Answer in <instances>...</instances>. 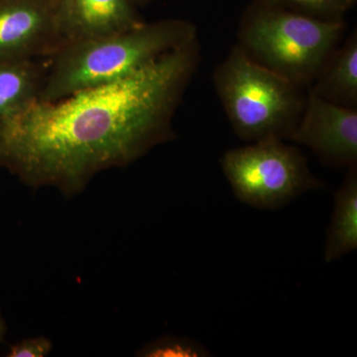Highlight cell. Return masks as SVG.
<instances>
[{
  "label": "cell",
  "instance_id": "obj_1",
  "mask_svg": "<svg viewBox=\"0 0 357 357\" xmlns=\"http://www.w3.org/2000/svg\"><path fill=\"white\" fill-rule=\"evenodd\" d=\"M202 61L198 37L128 76L0 121V164L65 196L175 139L173 119Z\"/></svg>",
  "mask_w": 357,
  "mask_h": 357
},
{
  "label": "cell",
  "instance_id": "obj_2",
  "mask_svg": "<svg viewBox=\"0 0 357 357\" xmlns=\"http://www.w3.org/2000/svg\"><path fill=\"white\" fill-rule=\"evenodd\" d=\"M197 37L195 24L172 18L63 45L47 59L48 69L40 100L56 102L114 83Z\"/></svg>",
  "mask_w": 357,
  "mask_h": 357
},
{
  "label": "cell",
  "instance_id": "obj_3",
  "mask_svg": "<svg viewBox=\"0 0 357 357\" xmlns=\"http://www.w3.org/2000/svg\"><path fill=\"white\" fill-rule=\"evenodd\" d=\"M345 20H323L253 0L239 21L236 45L258 65L309 89L344 39Z\"/></svg>",
  "mask_w": 357,
  "mask_h": 357
},
{
  "label": "cell",
  "instance_id": "obj_4",
  "mask_svg": "<svg viewBox=\"0 0 357 357\" xmlns=\"http://www.w3.org/2000/svg\"><path fill=\"white\" fill-rule=\"evenodd\" d=\"M213 82L241 140H291L304 110L307 89L258 65L236 44L215 68Z\"/></svg>",
  "mask_w": 357,
  "mask_h": 357
},
{
  "label": "cell",
  "instance_id": "obj_5",
  "mask_svg": "<svg viewBox=\"0 0 357 357\" xmlns=\"http://www.w3.org/2000/svg\"><path fill=\"white\" fill-rule=\"evenodd\" d=\"M220 165L236 198L261 210H277L305 192L325 187L299 148L283 140L227 150Z\"/></svg>",
  "mask_w": 357,
  "mask_h": 357
},
{
  "label": "cell",
  "instance_id": "obj_6",
  "mask_svg": "<svg viewBox=\"0 0 357 357\" xmlns=\"http://www.w3.org/2000/svg\"><path fill=\"white\" fill-rule=\"evenodd\" d=\"M63 45L54 0H0V63L48 59Z\"/></svg>",
  "mask_w": 357,
  "mask_h": 357
},
{
  "label": "cell",
  "instance_id": "obj_7",
  "mask_svg": "<svg viewBox=\"0 0 357 357\" xmlns=\"http://www.w3.org/2000/svg\"><path fill=\"white\" fill-rule=\"evenodd\" d=\"M290 141L309 148L323 165H357V109L326 102L307 89L304 110Z\"/></svg>",
  "mask_w": 357,
  "mask_h": 357
},
{
  "label": "cell",
  "instance_id": "obj_8",
  "mask_svg": "<svg viewBox=\"0 0 357 357\" xmlns=\"http://www.w3.org/2000/svg\"><path fill=\"white\" fill-rule=\"evenodd\" d=\"M64 45L132 29L144 23L131 0H54Z\"/></svg>",
  "mask_w": 357,
  "mask_h": 357
},
{
  "label": "cell",
  "instance_id": "obj_9",
  "mask_svg": "<svg viewBox=\"0 0 357 357\" xmlns=\"http://www.w3.org/2000/svg\"><path fill=\"white\" fill-rule=\"evenodd\" d=\"M321 100L357 109V32L342 40L309 89Z\"/></svg>",
  "mask_w": 357,
  "mask_h": 357
},
{
  "label": "cell",
  "instance_id": "obj_10",
  "mask_svg": "<svg viewBox=\"0 0 357 357\" xmlns=\"http://www.w3.org/2000/svg\"><path fill=\"white\" fill-rule=\"evenodd\" d=\"M47 69V59L0 63V121L40 100Z\"/></svg>",
  "mask_w": 357,
  "mask_h": 357
},
{
  "label": "cell",
  "instance_id": "obj_11",
  "mask_svg": "<svg viewBox=\"0 0 357 357\" xmlns=\"http://www.w3.org/2000/svg\"><path fill=\"white\" fill-rule=\"evenodd\" d=\"M357 248V165L347 175L335 195V206L325 243L326 263L335 261Z\"/></svg>",
  "mask_w": 357,
  "mask_h": 357
},
{
  "label": "cell",
  "instance_id": "obj_12",
  "mask_svg": "<svg viewBox=\"0 0 357 357\" xmlns=\"http://www.w3.org/2000/svg\"><path fill=\"white\" fill-rule=\"evenodd\" d=\"M284 7L323 20H344L356 0H267Z\"/></svg>",
  "mask_w": 357,
  "mask_h": 357
},
{
  "label": "cell",
  "instance_id": "obj_13",
  "mask_svg": "<svg viewBox=\"0 0 357 357\" xmlns=\"http://www.w3.org/2000/svg\"><path fill=\"white\" fill-rule=\"evenodd\" d=\"M145 357H208L211 354L204 344L188 337H164L150 342L139 351Z\"/></svg>",
  "mask_w": 357,
  "mask_h": 357
},
{
  "label": "cell",
  "instance_id": "obj_14",
  "mask_svg": "<svg viewBox=\"0 0 357 357\" xmlns=\"http://www.w3.org/2000/svg\"><path fill=\"white\" fill-rule=\"evenodd\" d=\"M52 342L48 338L39 337L25 338L20 344L11 347L9 357H45L52 351Z\"/></svg>",
  "mask_w": 357,
  "mask_h": 357
},
{
  "label": "cell",
  "instance_id": "obj_15",
  "mask_svg": "<svg viewBox=\"0 0 357 357\" xmlns=\"http://www.w3.org/2000/svg\"><path fill=\"white\" fill-rule=\"evenodd\" d=\"M4 333H6V324H4L1 314H0V342L3 340Z\"/></svg>",
  "mask_w": 357,
  "mask_h": 357
},
{
  "label": "cell",
  "instance_id": "obj_16",
  "mask_svg": "<svg viewBox=\"0 0 357 357\" xmlns=\"http://www.w3.org/2000/svg\"><path fill=\"white\" fill-rule=\"evenodd\" d=\"M136 6H147V4L151 3V2L155 1V0H131Z\"/></svg>",
  "mask_w": 357,
  "mask_h": 357
}]
</instances>
